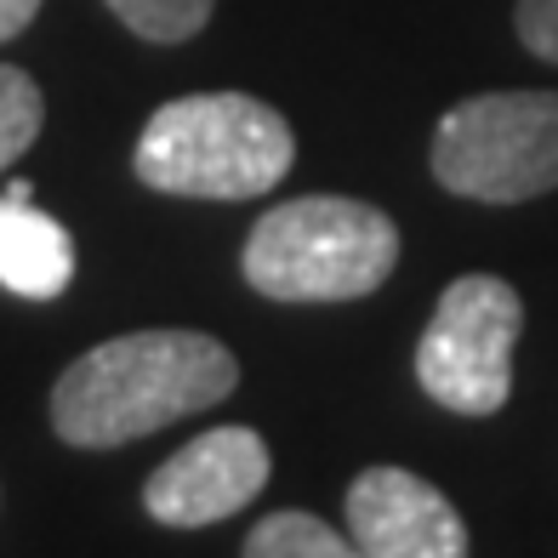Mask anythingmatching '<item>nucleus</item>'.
<instances>
[{"instance_id": "1", "label": "nucleus", "mask_w": 558, "mask_h": 558, "mask_svg": "<svg viewBox=\"0 0 558 558\" xmlns=\"http://www.w3.org/2000/svg\"><path fill=\"white\" fill-rule=\"evenodd\" d=\"M240 365L206 331H125L86 348L52 388V434L74 450H114L211 411Z\"/></svg>"}, {"instance_id": "2", "label": "nucleus", "mask_w": 558, "mask_h": 558, "mask_svg": "<svg viewBox=\"0 0 558 558\" xmlns=\"http://www.w3.org/2000/svg\"><path fill=\"white\" fill-rule=\"evenodd\" d=\"M296 137L286 114L245 92H189L148 114L132 148L143 189L177 199H263L286 183Z\"/></svg>"}, {"instance_id": "3", "label": "nucleus", "mask_w": 558, "mask_h": 558, "mask_svg": "<svg viewBox=\"0 0 558 558\" xmlns=\"http://www.w3.org/2000/svg\"><path fill=\"white\" fill-rule=\"evenodd\" d=\"M240 268L268 302H360L399 268V228L371 199L302 194L257 217Z\"/></svg>"}, {"instance_id": "4", "label": "nucleus", "mask_w": 558, "mask_h": 558, "mask_svg": "<svg viewBox=\"0 0 558 558\" xmlns=\"http://www.w3.org/2000/svg\"><path fill=\"white\" fill-rule=\"evenodd\" d=\"M434 177L478 206L558 189V92H478L434 125Z\"/></svg>"}, {"instance_id": "5", "label": "nucleus", "mask_w": 558, "mask_h": 558, "mask_svg": "<svg viewBox=\"0 0 558 558\" xmlns=\"http://www.w3.org/2000/svg\"><path fill=\"white\" fill-rule=\"evenodd\" d=\"M524 302L501 274L450 279L416 342V383L456 416H496L513 393V348Z\"/></svg>"}, {"instance_id": "6", "label": "nucleus", "mask_w": 558, "mask_h": 558, "mask_svg": "<svg viewBox=\"0 0 558 558\" xmlns=\"http://www.w3.org/2000/svg\"><path fill=\"white\" fill-rule=\"evenodd\" d=\"M268 473H274V456L257 427H211V434L189 439L148 473L143 507L148 519H160L171 530L222 524L228 513H240V507L263 496Z\"/></svg>"}, {"instance_id": "7", "label": "nucleus", "mask_w": 558, "mask_h": 558, "mask_svg": "<svg viewBox=\"0 0 558 558\" xmlns=\"http://www.w3.org/2000/svg\"><path fill=\"white\" fill-rule=\"evenodd\" d=\"M348 536L371 558H462V513L411 468H365L348 485Z\"/></svg>"}, {"instance_id": "8", "label": "nucleus", "mask_w": 558, "mask_h": 558, "mask_svg": "<svg viewBox=\"0 0 558 558\" xmlns=\"http://www.w3.org/2000/svg\"><path fill=\"white\" fill-rule=\"evenodd\" d=\"M74 279V240L58 217L35 206V189L7 183L0 194V286L29 302H52Z\"/></svg>"}, {"instance_id": "9", "label": "nucleus", "mask_w": 558, "mask_h": 558, "mask_svg": "<svg viewBox=\"0 0 558 558\" xmlns=\"http://www.w3.org/2000/svg\"><path fill=\"white\" fill-rule=\"evenodd\" d=\"M353 542L337 536L325 519L296 513V507H279L263 524H251L245 536V558H348Z\"/></svg>"}, {"instance_id": "10", "label": "nucleus", "mask_w": 558, "mask_h": 558, "mask_svg": "<svg viewBox=\"0 0 558 558\" xmlns=\"http://www.w3.org/2000/svg\"><path fill=\"white\" fill-rule=\"evenodd\" d=\"M46 125V97L17 63H0V171H12L35 148Z\"/></svg>"}, {"instance_id": "11", "label": "nucleus", "mask_w": 558, "mask_h": 558, "mask_svg": "<svg viewBox=\"0 0 558 558\" xmlns=\"http://www.w3.org/2000/svg\"><path fill=\"white\" fill-rule=\"evenodd\" d=\"M104 7H109L132 35L160 40V46H177V40H194L199 29H206L217 0H104Z\"/></svg>"}, {"instance_id": "12", "label": "nucleus", "mask_w": 558, "mask_h": 558, "mask_svg": "<svg viewBox=\"0 0 558 558\" xmlns=\"http://www.w3.org/2000/svg\"><path fill=\"white\" fill-rule=\"evenodd\" d=\"M513 23H519V40L542 63H558V0H519Z\"/></svg>"}, {"instance_id": "13", "label": "nucleus", "mask_w": 558, "mask_h": 558, "mask_svg": "<svg viewBox=\"0 0 558 558\" xmlns=\"http://www.w3.org/2000/svg\"><path fill=\"white\" fill-rule=\"evenodd\" d=\"M35 12H40V0H0V40L23 35L35 23Z\"/></svg>"}]
</instances>
